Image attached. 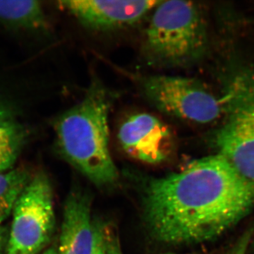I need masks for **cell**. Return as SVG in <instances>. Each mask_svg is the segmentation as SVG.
Segmentation results:
<instances>
[{"label": "cell", "mask_w": 254, "mask_h": 254, "mask_svg": "<svg viewBox=\"0 0 254 254\" xmlns=\"http://www.w3.org/2000/svg\"><path fill=\"white\" fill-rule=\"evenodd\" d=\"M143 215L152 237L173 245L221 236L254 208V182L217 154L181 171L151 178L143 190Z\"/></svg>", "instance_id": "cell-1"}, {"label": "cell", "mask_w": 254, "mask_h": 254, "mask_svg": "<svg viewBox=\"0 0 254 254\" xmlns=\"http://www.w3.org/2000/svg\"><path fill=\"white\" fill-rule=\"evenodd\" d=\"M250 248L252 249V252L254 253V238H253L252 242H251Z\"/></svg>", "instance_id": "cell-18"}, {"label": "cell", "mask_w": 254, "mask_h": 254, "mask_svg": "<svg viewBox=\"0 0 254 254\" xmlns=\"http://www.w3.org/2000/svg\"><path fill=\"white\" fill-rule=\"evenodd\" d=\"M41 254H58V250L55 248H50L45 252H43Z\"/></svg>", "instance_id": "cell-17"}, {"label": "cell", "mask_w": 254, "mask_h": 254, "mask_svg": "<svg viewBox=\"0 0 254 254\" xmlns=\"http://www.w3.org/2000/svg\"><path fill=\"white\" fill-rule=\"evenodd\" d=\"M160 1L155 0H78L60 1L84 27L93 31H108L133 26L139 22Z\"/></svg>", "instance_id": "cell-7"}, {"label": "cell", "mask_w": 254, "mask_h": 254, "mask_svg": "<svg viewBox=\"0 0 254 254\" xmlns=\"http://www.w3.org/2000/svg\"><path fill=\"white\" fill-rule=\"evenodd\" d=\"M93 245L91 196L80 189H73L64 207L58 254H93Z\"/></svg>", "instance_id": "cell-9"}, {"label": "cell", "mask_w": 254, "mask_h": 254, "mask_svg": "<svg viewBox=\"0 0 254 254\" xmlns=\"http://www.w3.org/2000/svg\"><path fill=\"white\" fill-rule=\"evenodd\" d=\"M163 254H175V253H167Z\"/></svg>", "instance_id": "cell-19"}, {"label": "cell", "mask_w": 254, "mask_h": 254, "mask_svg": "<svg viewBox=\"0 0 254 254\" xmlns=\"http://www.w3.org/2000/svg\"><path fill=\"white\" fill-rule=\"evenodd\" d=\"M0 22L6 27L43 31L48 21L41 2L35 0L0 1Z\"/></svg>", "instance_id": "cell-10"}, {"label": "cell", "mask_w": 254, "mask_h": 254, "mask_svg": "<svg viewBox=\"0 0 254 254\" xmlns=\"http://www.w3.org/2000/svg\"><path fill=\"white\" fill-rule=\"evenodd\" d=\"M119 143L128 156L148 164L163 163L171 154L173 135L154 115L136 113L125 120L119 128Z\"/></svg>", "instance_id": "cell-8"}, {"label": "cell", "mask_w": 254, "mask_h": 254, "mask_svg": "<svg viewBox=\"0 0 254 254\" xmlns=\"http://www.w3.org/2000/svg\"><path fill=\"white\" fill-rule=\"evenodd\" d=\"M9 232L5 227L0 226V254H6L9 240Z\"/></svg>", "instance_id": "cell-16"}, {"label": "cell", "mask_w": 254, "mask_h": 254, "mask_svg": "<svg viewBox=\"0 0 254 254\" xmlns=\"http://www.w3.org/2000/svg\"><path fill=\"white\" fill-rule=\"evenodd\" d=\"M105 254H124L116 229L103 223Z\"/></svg>", "instance_id": "cell-13"}, {"label": "cell", "mask_w": 254, "mask_h": 254, "mask_svg": "<svg viewBox=\"0 0 254 254\" xmlns=\"http://www.w3.org/2000/svg\"><path fill=\"white\" fill-rule=\"evenodd\" d=\"M53 193L43 173L32 177L18 197L5 254H38L49 244L55 228Z\"/></svg>", "instance_id": "cell-5"}, {"label": "cell", "mask_w": 254, "mask_h": 254, "mask_svg": "<svg viewBox=\"0 0 254 254\" xmlns=\"http://www.w3.org/2000/svg\"><path fill=\"white\" fill-rule=\"evenodd\" d=\"M254 234V227H253L246 230L227 254H247V251L250 248L251 242L253 240Z\"/></svg>", "instance_id": "cell-14"}, {"label": "cell", "mask_w": 254, "mask_h": 254, "mask_svg": "<svg viewBox=\"0 0 254 254\" xmlns=\"http://www.w3.org/2000/svg\"><path fill=\"white\" fill-rule=\"evenodd\" d=\"M93 230H94V245H93V254H105L103 222L94 220Z\"/></svg>", "instance_id": "cell-15"}, {"label": "cell", "mask_w": 254, "mask_h": 254, "mask_svg": "<svg viewBox=\"0 0 254 254\" xmlns=\"http://www.w3.org/2000/svg\"><path fill=\"white\" fill-rule=\"evenodd\" d=\"M24 168L0 173V226L12 214L18 197L31 179Z\"/></svg>", "instance_id": "cell-11"}, {"label": "cell", "mask_w": 254, "mask_h": 254, "mask_svg": "<svg viewBox=\"0 0 254 254\" xmlns=\"http://www.w3.org/2000/svg\"><path fill=\"white\" fill-rule=\"evenodd\" d=\"M110 106L109 93L95 81L83 99L55 124L60 153L96 187L112 186L118 180L109 148Z\"/></svg>", "instance_id": "cell-2"}, {"label": "cell", "mask_w": 254, "mask_h": 254, "mask_svg": "<svg viewBox=\"0 0 254 254\" xmlns=\"http://www.w3.org/2000/svg\"><path fill=\"white\" fill-rule=\"evenodd\" d=\"M26 132L9 111L0 107V147L24 145Z\"/></svg>", "instance_id": "cell-12"}, {"label": "cell", "mask_w": 254, "mask_h": 254, "mask_svg": "<svg viewBox=\"0 0 254 254\" xmlns=\"http://www.w3.org/2000/svg\"><path fill=\"white\" fill-rule=\"evenodd\" d=\"M139 85L155 108L175 118L206 124L218 118L223 110L221 100L192 78L153 75L140 78Z\"/></svg>", "instance_id": "cell-6"}, {"label": "cell", "mask_w": 254, "mask_h": 254, "mask_svg": "<svg viewBox=\"0 0 254 254\" xmlns=\"http://www.w3.org/2000/svg\"><path fill=\"white\" fill-rule=\"evenodd\" d=\"M145 30L143 56L150 66L171 68L193 63L206 46L198 7L191 1H160Z\"/></svg>", "instance_id": "cell-3"}, {"label": "cell", "mask_w": 254, "mask_h": 254, "mask_svg": "<svg viewBox=\"0 0 254 254\" xmlns=\"http://www.w3.org/2000/svg\"><path fill=\"white\" fill-rule=\"evenodd\" d=\"M222 103L227 115L215 136L218 154L254 182V76L237 78Z\"/></svg>", "instance_id": "cell-4"}]
</instances>
